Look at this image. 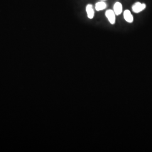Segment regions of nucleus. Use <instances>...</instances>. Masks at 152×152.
Wrapping results in <instances>:
<instances>
[{"mask_svg": "<svg viewBox=\"0 0 152 152\" xmlns=\"http://www.w3.org/2000/svg\"><path fill=\"white\" fill-rule=\"evenodd\" d=\"M146 7L145 4H141L140 2H136L132 6V10L135 13H139L144 10Z\"/></svg>", "mask_w": 152, "mask_h": 152, "instance_id": "1", "label": "nucleus"}, {"mask_svg": "<svg viewBox=\"0 0 152 152\" xmlns=\"http://www.w3.org/2000/svg\"><path fill=\"white\" fill-rule=\"evenodd\" d=\"M105 16L111 24H114L115 22V14L112 10H108L105 12Z\"/></svg>", "mask_w": 152, "mask_h": 152, "instance_id": "2", "label": "nucleus"}, {"mask_svg": "<svg viewBox=\"0 0 152 152\" xmlns=\"http://www.w3.org/2000/svg\"><path fill=\"white\" fill-rule=\"evenodd\" d=\"M122 10H123L122 5L120 2H117L114 4V6H113V11L116 15H120V14L122 12Z\"/></svg>", "mask_w": 152, "mask_h": 152, "instance_id": "3", "label": "nucleus"}, {"mask_svg": "<svg viewBox=\"0 0 152 152\" xmlns=\"http://www.w3.org/2000/svg\"><path fill=\"white\" fill-rule=\"evenodd\" d=\"M124 16L125 20L128 23H131L134 21V18L131 14L130 11L129 10H126L124 12Z\"/></svg>", "mask_w": 152, "mask_h": 152, "instance_id": "4", "label": "nucleus"}, {"mask_svg": "<svg viewBox=\"0 0 152 152\" xmlns=\"http://www.w3.org/2000/svg\"><path fill=\"white\" fill-rule=\"evenodd\" d=\"M86 11L87 12V16L89 19H91L94 16V10L91 4H88L86 7Z\"/></svg>", "mask_w": 152, "mask_h": 152, "instance_id": "5", "label": "nucleus"}, {"mask_svg": "<svg viewBox=\"0 0 152 152\" xmlns=\"http://www.w3.org/2000/svg\"><path fill=\"white\" fill-rule=\"evenodd\" d=\"M107 6V4L104 1H101L100 2H98L95 5V9L96 11H101L105 9Z\"/></svg>", "mask_w": 152, "mask_h": 152, "instance_id": "6", "label": "nucleus"}, {"mask_svg": "<svg viewBox=\"0 0 152 152\" xmlns=\"http://www.w3.org/2000/svg\"><path fill=\"white\" fill-rule=\"evenodd\" d=\"M101 1H106V0H101Z\"/></svg>", "mask_w": 152, "mask_h": 152, "instance_id": "7", "label": "nucleus"}]
</instances>
